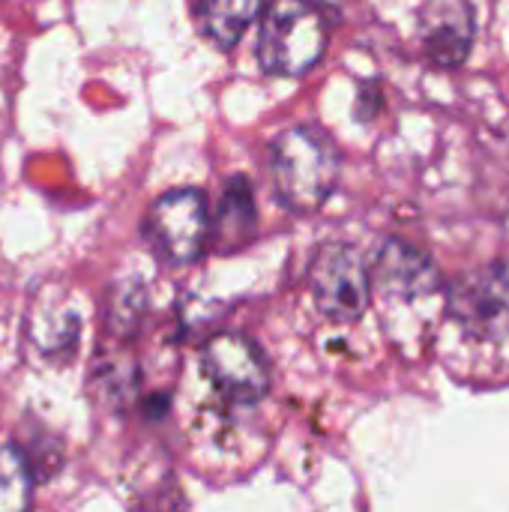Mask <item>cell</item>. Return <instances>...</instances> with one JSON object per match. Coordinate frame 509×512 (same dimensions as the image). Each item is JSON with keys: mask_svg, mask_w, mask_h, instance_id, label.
<instances>
[{"mask_svg": "<svg viewBox=\"0 0 509 512\" xmlns=\"http://www.w3.org/2000/svg\"><path fill=\"white\" fill-rule=\"evenodd\" d=\"M0 512H30V465L6 444H0Z\"/></svg>", "mask_w": 509, "mask_h": 512, "instance_id": "11", "label": "cell"}, {"mask_svg": "<svg viewBox=\"0 0 509 512\" xmlns=\"http://www.w3.org/2000/svg\"><path fill=\"white\" fill-rule=\"evenodd\" d=\"M450 318L480 342L509 336V264L498 261L480 273L459 276L447 294Z\"/></svg>", "mask_w": 509, "mask_h": 512, "instance_id": "4", "label": "cell"}, {"mask_svg": "<svg viewBox=\"0 0 509 512\" xmlns=\"http://www.w3.org/2000/svg\"><path fill=\"white\" fill-rule=\"evenodd\" d=\"M210 213L198 189H174L153 201L144 219V234L171 264H192L210 240Z\"/></svg>", "mask_w": 509, "mask_h": 512, "instance_id": "3", "label": "cell"}, {"mask_svg": "<svg viewBox=\"0 0 509 512\" xmlns=\"http://www.w3.org/2000/svg\"><path fill=\"white\" fill-rule=\"evenodd\" d=\"M261 0H201L198 21L204 36L219 48H234L258 18Z\"/></svg>", "mask_w": 509, "mask_h": 512, "instance_id": "9", "label": "cell"}, {"mask_svg": "<svg viewBox=\"0 0 509 512\" xmlns=\"http://www.w3.org/2000/svg\"><path fill=\"white\" fill-rule=\"evenodd\" d=\"M339 150L315 126H294L270 147V171L279 201L294 213H315L339 183Z\"/></svg>", "mask_w": 509, "mask_h": 512, "instance_id": "1", "label": "cell"}, {"mask_svg": "<svg viewBox=\"0 0 509 512\" xmlns=\"http://www.w3.org/2000/svg\"><path fill=\"white\" fill-rule=\"evenodd\" d=\"M369 282H375V288L384 291L387 297L420 300V297H429L438 288V267L417 246L390 237L375 252Z\"/></svg>", "mask_w": 509, "mask_h": 512, "instance_id": "8", "label": "cell"}, {"mask_svg": "<svg viewBox=\"0 0 509 512\" xmlns=\"http://www.w3.org/2000/svg\"><path fill=\"white\" fill-rule=\"evenodd\" d=\"M381 111V93L375 84H366V90H360L357 99V120H372Z\"/></svg>", "mask_w": 509, "mask_h": 512, "instance_id": "12", "label": "cell"}, {"mask_svg": "<svg viewBox=\"0 0 509 512\" xmlns=\"http://www.w3.org/2000/svg\"><path fill=\"white\" fill-rule=\"evenodd\" d=\"M201 363L213 387L234 402H258L270 390V375L261 351L237 333L213 336L201 351Z\"/></svg>", "mask_w": 509, "mask_h": 512, "instance_id": "6", "label": "cell"}, {"mask_svg": "<svg viewBox=\"0 0 509 512\" xmlns=\"http://www.w3.org/2000/svg\"><path fill=\"white\" fill-rule=\"evenodd\" d=\"M369 267L357 249L345 243H327L312 264V294L315 306L330 321H357L369 306Z\"/></svg>", "mask_w": 509, "mask_h": 512, "instance_id": "5", "label": "cell"}, {"mask_svg": "<svg viewBox=\"0 0 509 512\" xmlns=\"http://www.w3.org/2000/svg\"><path fill=\"white\" fill-rule=\"evenodd\" d=\"M423 36V54L438 69H459L477 36L474 24V6L468 0H435L423 12L420 24Z\"/></svg>", "mask_w": 509, "mask_h": 512, "instance_id": "7", "label": "cell"}, {"mask_svg": "<svg viewBox=\"0 0 509 512\" xmlns=\"http://www.w3.org/2000/svg\"><path fill=\"white\" fill-rule=\"evenodd\" d=\"M255 228V201L252 186L246 177H231L222 189L219 213H216V237L222 246L234 249L243 240H249Z\"/></svg>", "mask_w": 509, "mask_h": 512, "instance_id": "10", "label": "cell"}, {"mask_svg": "<svg viewBox=\"0 0 509 512\" xmlns=\"http://www.w3.org/2000/svg\"><path fill=\"white\" fill-rule=\"evenodd\" d=\"M327 51V21L309 0H270L261 36L258 60L261 69L279 78L309 72Z\"/></svg>", "mask_w": 509, "mask_h": 512, "instance_id": "2", "label": "cell"}]
</instances>
